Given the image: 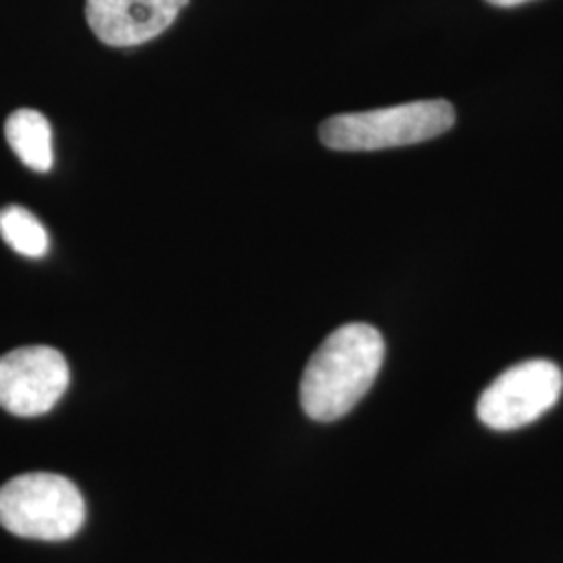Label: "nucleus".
<instances>
[{"label":"nucleus","mask_w":563,"mask_h":563,"mask_svg":"<svg viewBox=\"0 0 563 563\" xmlns=\"http://www.w3.org/2000/svg\"><path fill=\"white\" fill-rule=\"evenodd\" d=\"M455 123L449 101L405 102L362 113H342L320 125V141L332 151H384L432 141Z\"/></svg>","instance_id":"nucleus-2"},{"label":"nucleus","mask_w":563,"mask_h":563,"mask_svg":"<svg viewBox=\"0 0 563 563\" xmlns=\"http://www.w3.org/2000/svg\"><path fill=\"white\" fill-rule=\"evenodd\" d=\"M186 4L188 0H86V20L102 44L125 48L157 38Z\"/></svg>","instance_id":"nucleus-6"},{"label":"nucleus","mask_w":563,"mask_h":563,"mask_svg":"<svg viewBox=\"0 0 563 563\" xmlns=\"http://www.w3.org/2000/svg\"><path fill=\"white\" fill-rule=\"evenodd\" d=\"M563 390L562 369L547 360H530L505 369L478 399V418L493 430H518L537 422Z\"/></svg>","instance_id":"nucleus-4"},{"label":"nucleus","mask_w":563,"mask_h":563,"mask_svg":"<svg viewBox=\"0 0 563 563\" xmlns=\"http://www.w3.org/2000/svg\"><path fill=\"white\" fill-rule=\"evenodd\" d=\"M69 386V365L53 346H21L0 357V407L20 418L48 413Z\"/></svg>","instance_id":"nucleus-5"},{"label":"nucleus","mask_w":563,"mask_h":563,"mask_svg":"<svg viewBox=\"0 0 563 563\" xmlns=\"http://www.w3.org/2000/svg\"><path fill=\"white\" fill-rule=\"evenodd\" d=\"M383 334L369 323L334 330L302 372L301 405L316 422H334L362 401L384 362Z\"/></svg>","instance_id":"nucleus-1"},{"label":"nucleus","mask_w":563,"mask_h":563,"mask_svg":"<svg viewBox=\"0 0 563 563\" xmlns=\"http://www.w3.org/2000/svg\"><path fill=\"white\" fill-rule=\"evenodd\" d=\"M86 520L78 486L65 476L34 472L11 478L0 488V526L36 541H67Z\"/></svg>","instance_id":"nucleus-3"},{"label":"nucleus","mask_w":563,"mask_h":563,"mask_svg":"<svg viewBox=\"0 0 563 563\" xmlns=\"http://www.w3.org/2000/svg\"><path fill=\"white\" fill-rule=\"evenodd\" d=\"M486 2H490L495 7H518V4L530 2V0H486Z\"/></svg>","instance_id":"nucleus-9"},{"label":"nucleus","mask_w":563,"mask_h":563,"mask_svg":"<svg viewBox=\"0 0 563 563\" xmlns=\"http://www.w3.org/2000/svg\"><path fill=\"white\" fill-rule=\"evenodd\" d=\"M0 236L15 253L30 260H41L48 251V234L41 220L25 207L0 209Z\"/></svg>","instance_id":"nucleus-8"},{"label":"nucleus","mask_w":563,"mask_h":563,"mask_svg":"<svg viewBox=\"0 0 563 563\" xmlns=\"http://www.w3.org/2000/svg\"><path fill=\"white\" fill-rule=\"evenodd\" d=\"M4 136L20 162L32 172L46 174L55 163L51 123L36 109H18L4 123Z\"/></svg>","instance_id":"nucleus-7"}]
</instances>
